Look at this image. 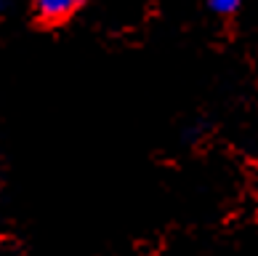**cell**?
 Masks as SVG:
<instances>
[{
    "instance_id": "cell-1",
    "label": "cell",
    "mask_w": 258,
    "mask_h": 256,
    "mask_svg": "<svg viewBox=\"0 0 258 256\" xmlns=\"http://www.w3.org/2000/svg\"><path fill=\"white\" fill-rule=\"evenodd\" d=\"M85 6L88 0H32L30 16L37 30H61Z\"/></svg>"
},
{
    "instance_id": "cell-2",
    "label": "cell",
    "mask_w": 258,
    "mask_h": 256,
    "mask_svg": "<svg viewBox=\"0 0 258 256\" xmlns=\"http://www.w3.org/2000/svg\"><path fill=\"white\" fill-rule=\"evenodd\" d=\"M234 3H237V0H216V6L221 8V11H232Z\"/></svg>"
}]
</instances>
